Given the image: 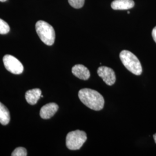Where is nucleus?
Wrapping results in <instances>:
<instances>
[{
	"instance_id": "1",
	"label": "nucleus",
	"mask_w": 156,
	"mask_h": 156,
	"mask_svg": "<svg viewBox=\"0 0 156 156\" xmlns=\"http://www.w3.org/2000/svg\"><path fill=\"white\" fill-rule=\"evenodd\" d=\"M78 96L84 105L94 111H100L104 106V97L94 90L87 88L80 90Z\"/></svg>"
},
{
	"instance_id": "2",
	"label": "nucleus",
	"mask_w": 156,
	"mask_h": 156,
	"mask_svg": "<svg viewBox=\"0 0 156 156\" xmlns=\"http://www.w3.org/2000/svg\"><path fill=\"white\" fill-rule=\"evenodd\" d=\"M120 58L123 65L129 71L135 75H140L142 73V68L139 59L132 52L122 50L120 53Z\"/></svg>"
},
{
	"instance_id": "3",
	"label": "nucleus",
	"mask_w": 156,
	"mask_h": 156,
	"mask_svg": "<svg viewBox=\"0 0 156 156\" xmlns=\"http://www.w3.org/2000/svg\"><path fill=\"white\" fill-rule=\"evenodd\" d=\"M35 29L41 40L46 45L51 46L54 44L56 34L53 27L48 23L39 20L36 23Z\"/></svg>"
},
{
	"instance_id": "4",
	"label": "nucleus",
	"mask_w": 156,
	"mask_h": 156,
	"mask_svg": "<svg viewBox=\"0 0 156 156\" xmlns=\"http://www.w3.org/2000/svg\"><path fill=\"white\" fill-rule=\"evenodd\" d=\"M87 140V134L83 131L75 130L67 134L66 146L71 151L80 149Z\"/></svg>"
},
{
	"instance_id": "5",
	"label": "nucleus",
	"mask_w": 156,
	"mask_h": 156,
	"mask_svg": "<svg viewBox=\"0 0 156 156\" xmlns=\"http://www.w3.org/2000/svg\"><path fill=\"white\" fill-rule=\"evenodd\" d=\"M3 62L6 69L15 75L22 73L24 67L21 62L14 56L6 55L3 57Z\"/></svg>"
},
{
	"instance_id": "6",
	"label": "nucleus",
	"mask_w": 156,
	"mask_h": 156,
	"mask_svg": "<svg viewBox=\"0 0 156 156\" xmlns=\"http://www.w3.org/2000/svg\"><path fill=\"white\" fill-rule=\"evenodd\" d=\"M99 76L102 79L104 82L109 86H112L116 82V75L114 71L109 67L101 66L97 70Z\"/></svg>"
},
{
	"instance_id": "7",
	"label": "nucleus",
	"mask_w": 156,
	"mask_h": 156,
	"mask_svg": "<svg viewBox=\"0 0 156 156\" xmlns=\"http://www.w3.org/2000/svg\"><path fill=\"white\" fill-rule=\"evenodd\" d=\"M58 109V106L56 103L51 102L42 106L40 111V116L44 119H49L53 117Z\"/></svg>"
},
{
	"instance_id": "8",
	"label": "nucleus",
	"mask_w": 156,
	"mask_h": 156,
	"mask_svg": "<svg viewBox=\"0 0 156 156\" xmlns=\"http://www.w3.org/2000/svg\"><path fill=\"white\" fill-rule=\"evenodd\" d=\"M72 73L77 78L86 80L90 76L89 70L87 67L82 64H77L72 68Z\"/></svg>"
},
{
	"instance_id": "9",
	"label": "nucleus",
	"mask_w": 156,
	"mask_h": 156,
	"mask_svg": "<svg viewBox=\"0 0 156 156\" xmlns=\"http://www.w3.org/2000/svg\"><path fill=\"white\" fill-rule=\"evenodd\" d=\"M135 5L133 0H114L111 4L114 10H126L133 8Z\"/></svg>"
},
{
	"instance_id": "10",
	"label": "nucleus",
	"mask_w": 156,
	"mask_h": 156,
	"mask_svg": "<svg viewBox=\"0 0 156 156\" xmlns=\"http://www.w3.org/2000/svg\"><path fill=\"white\" fill-rule=\"evenodd\" d=\"M42 95V91L39 89L28 90L25 94L26 100L29 104L35 105L37 103Z\"/></svg>"
},
{
	"instance_id": "11",
	"label": "nucleus",
	"mask_w": 156,
	"mask_h": 156,
	"mask_svg": "<svg viewBox=\"0 0 156 156\" xmlns=\"http://www.w3.org/2000/svg\"><path fill=\"white\" fill-rule=\"evenodd\" d=\"M10 121V113L8 108L0 102V123L7 125Z\"/></svg>"
},
{
	"instance_id": "12",
	"label": "nucleus",
	"mask_w": 156,
	"mask_h": 156,
	"mask_svg": "<svg viewBox=\"0 0 156 156\" xmlns=\"http://www.w3.org/2000/svg\"><path fill=\"white\" fill-rule=\"evenodd\" d=\"M10 31L9 26L7 23L0 19V34H6Z\"/></svg>"
},
{
	"instance_id": "13",
	"label": "nucleus",
	"mask_w": 156,
	"mask_h": 156,
	"mask_svg": "<svg viewBox=\"0 0 156 156\" xmlns=\"http://www.w3.org/2000/svg\"><path fill=\"white\" fill-rule=\"evenodd\" d=\"M12 156H27V150L23 147H19L15 149L12 153Z\"/></svg>"
},
{
	"instance_id": "14",
	"label": "nucleus",
	"mask_w": 156,
	"mask_h": 156,
	"mask_svg": "<svg viewBox=\"0 0 156 156\" xmlns=\"http://www.w3.org/2000/svg\"><path fill=\"white\" fill-rule=\"evenodd\" d=\"M68 2L73 8L79 9L83 6L84 0H68Z\"/></svg>"
},
{
	"instance_id": "15",
	"label": "nucleus",
	"mask_w": 156,
	"mask_h": 156,
	"mask_svg": "<svg viewBox=\"0 0 156 156\" xmlns=\"http://www.w3.org/2000/svg\"><path fill=\"white\" fill-rule=\"evenodd\" d=\"M152 37L156 43V26L152 30Z\"/></svg>"
},
{
	"instance_id": "16",
	"label": "nucleus",
	"mask_w": 156,
	"mask_h": 156,
	"mask_svg": "<svg viewBox=\"0 0 156 156\" xmlns=\"http://www.w3.org/2000/svg\"><path fill=\"white\" fill-rule=\"evenodd\" d=\"M153 138H154V141H155V143L156 144V134L153 135Z\"/></svg>"
},
{
	"instance_id": "17",
	"label": "nucleus",
	"mask_w": 156,
	"mask_h": 156,
	"mask_svg": "<svg viewBox=\"0 0 156 156\" xmlns=\"http://www.w3.org/2000/svg\"><path fill=\"white\" fill-rule=\"evenodd\" d=\"M6 1V0H0L1 2H5Z\"/></svg>"
}]
</instances>
